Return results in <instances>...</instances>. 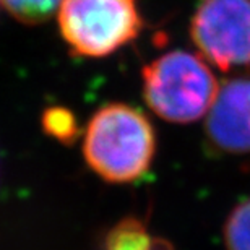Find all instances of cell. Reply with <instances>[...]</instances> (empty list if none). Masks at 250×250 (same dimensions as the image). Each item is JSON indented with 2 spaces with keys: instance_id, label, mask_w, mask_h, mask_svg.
Masks as SVG:
<instances>
[{
  "instance_id": "8992f818",
  "label": "cell",
  "mask_w": 250,
  "mask_h": 250,
  "mask_svg": "<svg viewBox=\"0 0 250 250\" xmlns=\"http://www.w3.org/2000/svg\"><path fill=\"white\" fill-rule=\"evenodd\" d=\"M103 250H172L161 237L153 236L140 218L121 219L106 234Z\"/></svg>"
},
{
  "instance_id": "ba28073f",
  "label": "cell",
  "mask_w": 250,
  "mask_h": 250,
  "mask_svg": "<svg viewBox=\"0 0 250 250\" xmlns=\"http://www.w3.org/2000/svg\"><path fill=\"white\" fill-rule=\"evenodd\" d=\"M42 130L59 143L72 145L80 137V125L75 114L63 106H51L42 112Z\"/></svg>"
},
{
  "instance_id": "9c48e42d",
  "label": "cell",
  "mask_w": 250,
  "mask_h": 250,
  "mask_svg": "<svg viewBox=\"0 0 250 250\" xmlns=\"http://www.w3.org/2000/svg\"><path fill=\"white\" fill-rule=\"evenodd\" d=\"M0 3L20 23L39 24L59 12L62 0H0Z\"/></svg>"
},
{
  "instance_id": "277c9868",
  "label": "cell",
  "mask_w": 250,
  "mask_h": 250,
  "mask_svg": "<svg viewBox=\"0 0 250 250\" xmlns=\"http://www.w3.org/2000/svg\"><path fill=\"white\" fill-rule=\"evenodd\" d=\"M190 34L200 56L223 72L250 65V0H203Z\"/></svg>"
},
{
  "instance_id": "52a82bcc",
  "label": "cell",
  "mask_w": 250,
  "mask_h": 250,
  "mask_svg": "<svg viewBox=\"0 0 250 250\" xmlns=\"http://www.w3.org/2000/svg\"><path fill=\"white\" fill-rule=\"evenodd\" d=\"M226 250H250V197L228 214L223 226Z\"/></svg>"
},
{
  "instance_id": "3957f363",
  "label": "cell",
  "mask_w": 250,
  "mask_h": 250,
  "mask_svg": "<svg viewBox=\"0 0 250 250\" xmlns=\"http://www.w3.org/2000/svg\"><path fill=\"white\" fill-rule=\"evenodd\" d=\"M142 28L137 0H62L59 7V29L78 56H111Z\"/></svg>"
},
{
  "instance_id": "5b68a950",
  "label": "cell",
  "mask_w": 250,
  "mask_h": 250,
  "mask_svg": "<svg viewBox=\"0 0 250 250\" xmlns=\"http://www.w3.org/2000/svg\"><path fill=\"white\" fill-rule=\"evenodd\" d=\"M205 130L218 151L250 153V77L228 80L219 86Z\"/></svg>"
},
{
  "instance_id": "6da1fadb",
  "label": "cell",
  "mask_w": 250,
  "mask_h": 250,
  "mask_svg": "<svg viewBox=\"0 0 250 250\" xmlns=\"http://www.w3.org/2000/svg\"><path fill=\"white\" fill-rule=\"evenodd\" d=\"M156 154V133L142 111L122 103L93 114L83 133V158L109 184H132L149 171Z\"/></svg>"
},
{
  "instance_id": "7a4b0ae2",
  "label": "cell",
  "mask_w": 250,
  "mask_h": 250,
  "mask_svg": "<svg viewBox=\"0 0 250 250\" xmlns=\"http://www.w3.org/2000/svg\"><path fill=\"white\" fill-rule=\"evenodd\" d=\"M219 91L207 61L187 51H171L143 68V98L158 117L174 124L202 119Z\"/></svg>"
}]
</instances>
